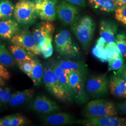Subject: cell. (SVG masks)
Returning a JSON list of instances; mask_svg holds the SVG:
<instances>
[{
  "label": "cell",
  "mask_w": 126,
  "mask_h": 126,
  "mask_svg": "<svg viewBox=\"0 0 126 126\" xmlns=\"http://www.w3.org/2000/svg\"><path fill=\"white\" fill-rule=\"evenodd\" d=\"M16 60L12 55L4 46L2 45L0 46V63L5 67L13 66L15 63Z\"/></svg>",
  "instance_id": "obj_26"
},
{
  "label": "cell",
  "mask_w": 126,
  "mask_h": 126,
  "mask_svg": "<svg viewBox=\"0 0 126 126\" xmlns=\"http://www.w3.org/2000/svg\"><path fill=\"white\" fill-rule=\"evenodd\" d=\"M71 29L83 49L85 50H87L92 40L94 31L77 22L71 25Z\"/></svg>",
  "instance_id": "obj_13"
},
{
  "label": "cell",
  "mask_w": 126,
  "mask_h": 126,
  "mask_svg": "<svg viewBox=\"0 0 126 126\" xmlns=\"http://www.w3.org/2000/svg\"><path fill=\"white\" fill-rule=\"evenodd\" d=\"M54 43L57 51L66 58L75 59L80 54V49L72 39L71 33L67 30H63L56 35Z\"/></svg>",
  "instance_id": "obj_1"
},
{
  "label": "cell",
  "mask_w": 126,
  "mask_h": 126,
  "mask_svg": "<svg viewBox=\"0 0 126 126\" xmlns=\"http://www.w3.org/2000/svg\"></svg>",
  "instance_id": "obj_43"
},
{
  "label": "cell",
  "mask_w": 126,
  "mask_h": 126,
  "mask_svg": "<svg viewBox=\"0 0 126 126\" xmlns=\"http://www.w3.org/2000/svg\"><path fill=\"white\" fill-rule=\"evenodd\" d=\"M117 72L122 76L126 82V64H124V66L121 70L117 71Z\"/></svg>",
  "instance_id": "obj_38"
},
{
  "label": "cell",
  "mask_w": 126,
  "mask_h": 126,
  "mask_svg": "<svg viewBox=\"0 0 126 126\" xmlns=\"http://www.w3.org/2000/svg\"><path fill=\"white\" fill-rule=\"evenodd\" d=\"M76 120L72 114L68 113H55L45 117V124L50 126H63L75 123Z\"/></svg>",
  "instance_id": "obj_18"
},
{
  "label": "cell",
  "mask_w": 126,
  "mask_h": 126,
  "mask_svg": "<svg viewBox=\"0 0 126 126\" xmlns=\"http://www.w3.org/2000/svg\"><path fill=\"white\" fill-rule=\"evenodd\" d=\"M10 91V89L8 87H0V106L9 103L13 94Z\"/></svg>",
  "instance_id": "obj_30"
},
{
  "label": "cell",
  "mask_w": 126,
  "mask_h": 126,
  "mask_svg": "<svg viewBox=\"0 0 126 126\" xmlns=\"http://www.w3.org/2000/svg\"><path fill=\"white\" fill-rule=\"evenodd\" d=\"M11 42L30 51L35 55L41 54L40 48L32 33L28 29L18 31L12 38Z\"/></svg>",
  "instance_id": "obj_7"
},
{
  "label": "cell",
  "mask_w": 126,
  "mask_h": 126,
  "mask_svg": "<svg viewBox=\"0 0 126 126\" xmlns=\"http://www.w3.org/2000/svg\"><path fill=\"white\" fill-rule=\"evenodd\" d=\"M0 77L4 79L5 80H9L11 78L9 72L5 68L4 66L0 63Z\"/></svg>",
  "instance_id": "obj_36"
},
{
  "label": "cell",
  "mask_w": 126,
  "mask_h": 126,
  "mask_svg": "<svg viewBox=\"0 0 126 126\" xmlns=\"http://www.w3.org/2000/svg\"><path fill=\"white\" fill-rule=\"evenodd\" d=\"M109 79L106 74L93 76L86 81L87 94L94 98L103 97L108 94Z\"/></svg>",
  "instance_id": "obj_6"
},
{
  "label": "cell",
  "mask_w": 126,
  "mask_h": 126,
  "mask_svg": "<svg viewBox=\"0 0 126 126\" xmlns=\"http://www.w3.org/2000/svg\"><path fill=\"white\" fill-rule=\"evenodd\" d=\"M117 29V23L111 20L104 19L99 23L100 35L107 43H111L115 42Z\"/></svg>",
  "instance_id": "obj_15"
},
{
  "label": "cell",
  "mask_w": 126,
  "mask_h": 126,
  "mask_svg": "<svg viewBox=\"0 0 126 126\" xmlns=\"http://www.w3.org/2000/svg\"><path fill=\"white\" fill-rule=\"evenodd\" d=\"M19 24L16 20L8 18L0 20V37L10 39L20 30Z\"/></svg>",
  "instance_id": "obj_16"
},
{
  "label": "cell",
  "mask_w": 126,
  "mask_h": 126,
  "mask_svg": "<svg viewBox=\"0 0 126 126\" xmlns=\"http://www.w3.org/2000/svg\"><path fill=\"white\" fill-rule=\"evenodd\" d=\"M1 45V43H0V46Z\"/></svg>",
  "instance_id": "obj_42"
},
{
  "label": "cell",
  "mask_w": 126,
  "mask_h": 126,
  "mask_svg": "<svg viewBox=\"0 0 126 126\" xmlns=\"http://www.w3.org/2000/svg\"><path fill=\"white\" fill-rule=\"evenodd\" d=\"M9 49L17 63L34 59V54L18 45H10Z\"/></svg>",
  "instance_id": "obj_20"
},
{
  "label": "cell",
  "mask_w": 126,
  "mask_h": 126,
  "mask_svg": "<svg viewBox=\"0 0 126 126\" xmlns=\"http://www.w3.org/2000/svg\"><path fill=\"white\" fill-rule=\"evenodd\" d=\"M87 1L93 9L103 12H112L117 8L112 0H87Z\"/></svg>",
  "instance_id": "obj_22"
},
{
  "label": "cell",
  "mask_w": 126,
  "mask_h": 126,
  "mask_svg": "<svg viewBox=\"0 0 126 126\" xmlns=\"http://www.w3.org/2000/svg\"><path fill=\"white\" fill-rule=\"evenodd\" d=\"M57 14L60 21L68 25L76 23L79 18L76 7L65 1H62L57 6Z\"/></svg>",
  "instance_id": "obj_11"
},
{
  "label": "cell",
  "mask_w": 126,
  "mask_h": 126,
  "mask_svg": "<svg viewBox=\"0 0 126 126\" xmlns=\"http://www.w3.org/2000/svg\"><path fill=\"white\" fill-rule=\"evenodd\" d=\"M44 72V67L43 64L39 60L35 59L34 67L31 73L28 75L35 86L40 85L43 81Z\"/></svg>",
  "instance_id": "obj_23"
},
{
  "label": "cell",
  "mask_w": 126,
  "mask_h": 126,
  "mask_svg": "<svg viewBox=\"0 0 126 126\" xmlns=\"http://www.w3.org/2000/svg\"><path fill=\"white\" fill-rule=\"evenodd\" d=\"M117 8L126 4V0H112Z\"/></svg>",
  "instance_id": "obj_39"
},
{
  "label": "cell",
  "mask_w": 126,
  "mask_h": 126,
  "mask_svg": "<svg viewBox=\"0 0 126 126\" xmlns=\"http://www.w3.org/2000/svg\"><path fill=\"white\" fill-rule=\"evenodd\" d=\"M33 109L42 114H50L60 110L59 105L44 95L36 96L32 103Z\"/></svg>",
  "instance_id": "obj_12"
},
{
  "label": "cell",
  "mask_w": 126,
  "mask_h": 126,
  "mask_svg": "<svg viewBox=\"0 0 126 126\" xmlns=\"http://www.w3.org/2000/svg\"><path fill=\"white\" fill-rule=\"evenodd\" d=\"M55 25L52 22L44 21L38 23L32 29V34L40 50L46 44L52 41Z\"/></svg>",
  "instance_id": "obj_8"
},
{
  "label": "cell",
  "mask_w": 126,
  "mask_h": 126,
  "mask_svg": "<svg viewBox=\"0 0 126 126\" xmlns=\"http://www.w3.org/2000/svg\"><path fill=\"white\" fill-rule=\"evenodd\" d=\"M43 81L48 91L57 99L63 102L72 101L63 89L53 68L49 63H46L44 67Z\"/></svg>",
  "instance_id": "obj_4"
},
{
  "label": "cell",
  "mask_w": 126,
  "mask_h": 126,
  "mask_svg": "<svg viewBox=\"0 0 126 126\" xmlns=\"http://www.w3.org/2000/svg\"><path fill=\"white\" fill-rule=\"evenodd\" d=\"M5 79H3V78L0 77V87L5 85L6 82H5Z\"/></svg>",
  "instance_id": "obj_41"
},
{
  "label": "cell",
  "mask_w": 126,
  "mask_h": 126,
  "mask_svg": "<svg viewBox=\"0 0 126 126\" xmlns=\"http://www.w3.org/2000/svg\"><path fill=\"white\" fill-rule=\"evenodd\" d=\"M59 66L64 71L87 70V65L82 61H73L70 60H60L58 62Z\"/></svg>",
  "instance_id": "obj_24"
},
{
  "label": "cell",
  "mask_w": 126,
  "mask_h": 126,
  "mask_svg": "<svg viewBox=\"0 0 126 126\" xmlns=\"http://www.w3.org/2000/svg\"><path fill=\"white\" fill-rule=\"evenodd\" d=\"M105 48L110 50L112 54V59H116L122 56L117 49V46L115 42L111 43H107L106 45Z\"/></svg>",
  "instance_id": "obj_35"
},
{
  "label": "cell",
  "mask_w": 126,
  "mask_h": 126,
  "mask_svg": "<svg viewBox=\"0 0 126 126\" xmlns=\"http://www.w3.org/2000/svg\"><path fill=\"white\" fill-rule=\"evenodd\" d=\"M92 53L96 59L102 62H108L112 58V54L110 50L106 48H100L95 46L92 50Z\"/></svg>",
  "instance_id": "obj_27"
},
{
  "label": "cell",
  "mask_w": 126,
  "mask_h": 126,
  "mask_svg": "<svg viewBox=\"0 0 126 126\" xmlns=\"http://www.w3.org/2000/svg\"><path fill=\"white\" fill-rule=\"evenodd\" d=\"M34 93V90L31 89L16 92L13 94L9 101V105L12 107H16L22 105L32 98Z\"/></svg>",
  "instance_id": "obj_21"
},
{
  "label": "cell",
  "mask_w": 126,
  "mask_h": 126,
  "mask_svg": "<svg viewBox=\"0 0 126 126\" xmlns=\"http://www.w3.org/2000/svg\"><path fill=\"white\" fill-rule=\"evenodd\" d=\"M108 72L119 71L124 65V57L121 56L116 59H110L108 61Z\"/></svg>",
  "instance_id": "obj_29"
},
{
  "label": "cell",
  "mask_w": 126,
  "mask_h": 126,
  "mask_svg": "<svg viewBox=\"0 0 126 126\" xmlns=\"http://www.w3.org/2000/svg\"><path fill=\"white\" fill-rule=\"evenodd\" d=\"M79 23L86 26V27L92 30H95V23L94 20L88 16H83L79 21Z\"/></svg>",
  "instance_id": "obj_34"
},
{
  "label": "cell",
  "mask_w": 126,
  "mask_h": 126,
  "mask_svg": "<svg viewBox=\"0 0 126 126\" xmlns=\"http://www.w3.org/2000/svg\"><path fill=\"white\" fill-rule=\"evenodd\" d=\"M115 43L117 49L122 56L126 58V34L124 32H120L115 36Z\"/></svg>",
  "instance_id": "obj_28"
},
{
  "label": "cell",
  "mask_w": 126,
  "mask_h": 126,
  "mask_svg": "<svg viewBox=\"0 0 126 126\" xmlns=\"http://www.w3.org/2000/svg\"><path fill=\"white\" fill-rule=\"evenodd\" d=\"M69 3L78 6L84 7L86 5L85 0H65Z\"/></svg>",
  "instance_id": "obj_37"
},
{
  "label": "cell",
  "mask_w": 126,
  "mask_h": 126,
  "mask_svg": "<svg viewBox=\"0 0 126 126\" xmlns=\"http://www.w3.org/2000/svg\"><path fill=\"white\" fill-rule=\"evenodd\" d=\"M75 123L86 126H126V118L113 116L94 117L77 120Z\"/></svg>",
  "instance_id": "obj_9"
},
{
  "label": "cell",
  "mask_w": 126,
  "mask_h": 126,
  "mask_svg": "<svg viewBox=\"0 0 126 126\" xmlns=\"http://www.w3.org/2000/svg\"><path fill=\"white\" fill-rule=\"evenodd\" d=\"M50 64L53 68L63 89L64 90L68 97L72 101L73 99H74V95L72 88L70 86L66 73L59 66L58 62H52Z\"/></svg>",
  "instance_id": "obj_17"
},
{
  "label": "cell",
  "mask_w": 126,
  "mask_h": 126,
  "mask_svg": "<svg viewBox=\"0 0 126 126\" xmlns=\"http://www.w3.org/2000/svg\"><path fill=\"white\" fill-rule=\"evenodd\" d=\"M65 72L74 93V99L79 103H86L89 99L85 87L87 70Z\"/></svg>",
  "instance_id": "obj_3"
},
{
  "label": "cell",
  "mask_w": 126,
  "mask_h": 126,
  "mask_svg": "<svg viewBox=\"0 0 126 126\" xmlns=\"http://www.w3.org/2000/svg\"><path fill=\"white\" fill-rule=\"evenodd\" d=\"M14 9L13 4L9 0H0V20L11 18Z\"/></svg>",
  "instance_id": "obj_25"
},
{
  "label": "cell",
  "mask_w": 126,
  "mask_h": 126,
  "mask_svg": "<svg viewBox=\"0 0 126 126\" xmlns=\"http://www.w3.org/2000/svg\"><path fill=\"white\" fill-rule=\"evenodd\" d=\"M13 15L19 24L24 26L32 25L38 17L34 1L25 0L17 2L15 6Z\"/></svg>",
  "instance_id": "obj_5"
},
{
  "label": "cell",
  "mask_w": 126,
  "mask_h": 126,
  "mask_svg": "<svg viewBox=\"0 0 126 126\" xmlns=\"http://www.w3.org/2000/svg\"><path fill=\"white\" fill-rule=\"evenodd\" d=\"M40 51L41 54L44 59H48L50 57L53 53L52 42L46 44L41 48Z\"/></svg>",
  "instance_id": "obj_33"
},
{
  "label": "cell",
  "mask_w": 126,
  "mask_h": 126,
  "mask_svg": "<svg viewBox=\"0 0 126 126\" xmlns=\"http://www.w3.org/2000/svg\"><path fill=\"white\" fill-rule=\"evenodd\" d=\"M38 17L43 21L52 22L56 17V0H35Z\"/></svg>",
  "instance_id": "obj_10"
},
{
  "label": "cell",
  "mask_w": 126,
  "mask_h": 126,
  "mask_svg": "<svg viewBox=\"0 0 126 126\" xmlns=\"http://www.w3.org/2000/svg\"><path fill=\"white\" fill-rule=\"evenodd\" d=\"M114 16L117 21L126 26V4L117 8L115 10Z\"/></svg>",
  "instance_id": "obj_32"
},
{
  "label": "cell",
  "mask_w": 126,
  "mask_h": 126,
  "mask_svg": "<svg viewBox=\"0 0 126 126\" xmlns=\"http://www.w3.org/2000/svg\"><path fill=\"white\" fill-rule=\"evenodd\" d=\"M30 121L22 115L16 113L0 118V126H21L25 125Z\"/></svg>",
  "instance_id": "obj_19"
},
{
  "label": "cell",
  "mask_w": 126,
  "mask_h": 126,
  "mask_svg": "<svg viewBox=\"0 0 126 126\" xmlns=\"http://www.w3.org/2000/svg\"><path fill=\"white\" fill-rule=\"evenodd\" d=\"M117 107L124 113H126V100L122 103L118 104Z\"/></svg>",
  "instance_id": "obj_40"
},
{
  "label": "cell",
  "mask_w": 126,
  "mask_h": 126,
  "mask_svg": "<svg viewBox=\"0 0 126 126\" xmlns=\"http://www.w3.org/2000/svg\"><path fill=\"white\" fill-rule=\"evenodd\" d=\"M35 59L21 61L17 63L20 69L28 76L31 72L34 65Z\"/></svg>",
  "instance_id": "obj_31"
},
{
  "label": "cell",
  "mask_w": 126,
  "mask_h": 126,
  "mask_svg": "<svg viewBox=\"0 0 126 126\" xmlns=\"http://www.w3.org/2000/svg\"><path fill=\"white\" fill-rule=\"evenodd\" d=\"M109 88L113 96L117 98H126V82L117 72L110 77Z\"/></svg>",
  "instance_id": "obj_14"
},
{
  "label": "cell",
  "mask_w": 126,
  "mask_h": 126,
  "mask_svg": "<svg viewBox=\"0 0 126 126\" xmlns=\"http://www.w3.org/2000/svg\"><path fill=\"white\" fill-rule=\"evenodd\" d=\"M117 108L113 102L105 99H96L90 101L84 109V115L86 118L115 116Z\"/></svg>",
  "instance_id": "obj_2"
}]
</instances>
